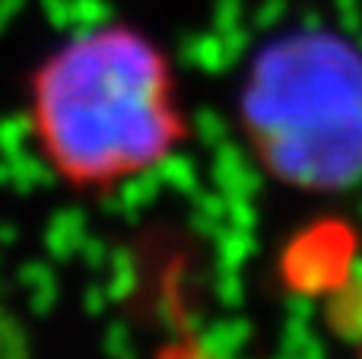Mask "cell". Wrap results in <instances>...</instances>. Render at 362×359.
Wrapping results in <instances>:
<instances>
[{
	"mask_svg": "<svg viewBox=\"0 0 362 359\" xmlns=\"http://www.w3.org/2000/svg\"><path fill=\"white\" fill-rule=\"evenodd\" d=\"M25 121L42 163L76 194H112L191 137L169 54L127 23L76 32L42 57Z\"/></svg>",
	"mask_w": 362,
	"mask_h": 359,
	"instance_id": "6da1fadb",
	"label": "cell"
},
{
	"mask_svg": "<svg viewBox=\"0 0 362 359\" xmlns=\"http://www.w3.org/2000/svg\"><path fill=\"white\" fill-rule=\"evenodd\" d=\"M257 163L280 184L334 194L362 182V51L327 29H302L257 51L238 95Z\"/></svg>",
	"mask_w": 362,
	"mask_h": 359,
	"instance_id": "7a4b0ae2",
	"label": "cell"
}]
</instances>
